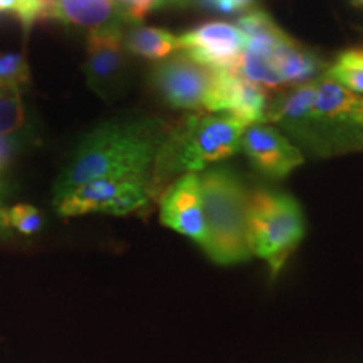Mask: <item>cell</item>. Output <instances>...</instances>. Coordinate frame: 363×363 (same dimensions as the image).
<instances>
[{
	"mask_svg": "<svg viewBox=\"0 0 363 363\" xmlns=\"http://www.w3.org/2000/svg\"><path fill=\"white\" fill-rule=\"evenodd\" d=\"M167 131L157 121H113L86 136L56 184V201L103 177H152Z\"/></svg>",
	"mask_w": 363,
	"mask_h": 363,
	"instance_id": "6da1fadb",
	"label": "cell"
},
{
	"mask_svg": "<svg viewBox=\"0 0 363 363\" xmlns=\"http://www.w3.org/2000/svg\"><path fill=\"white\" fill-rule=\"evenodd\" d=\"M247 123L233 115H189L165 135L158 150L153 184L180 172L203 170L211 163L233 157L240 148Z\"/></svg>",
	"mask_w": 363,
	"mask_h": 363,
	"instance_id": "7a4b0ae2",
	"label": "cell"
},
{
	"mask_svg": "<svg viewBox=\"0 0 363 363\" xmlns=\"http://www.w3.org/2000/svg\"><path fill=\"white\" fill-rule=\"evenodd\" d=\"M288 131L315 155L363 152V96L320 76L310 111Z\"/></svg>",
	"mask_w": 363,
	"mask_h": 363,
	"instance_id": "3957f363",
	"label": "cell"
},
{
	"mask_svg": "<svg viewBox=\"0 0 363 363\" xmlns=\"http://www.w3.org/2000/svg\"><path fill=\"white\" fill-rule=\"evenodd\" d=\"M207 240L203 251L217 264H238L252 256L247 242L249 194L235 172L212 169L199 177Z\"/></svg>",
	"mask_w": 363,
	"mask_h": 363,
	"instance_id": "277c9868",
	"label": "cell"
},
{
	"mask_svg": "<svg viewBox=\"0 0 363 363\" xmlns=\"http://www.w3.org/2000/svg\"><path fill=\"white\" fill-rule=\"evenodd\" d=\"M306 233L303 208L291 195L274 190L249 194L247 242L251 254L269 266L278 276Z\"/></svg>",
	"mask_w": 363,
	"mask_h": 363,
	"instance_id": "5b68a950",
	"label": "cell"
},
{
	"mask_svg": "<svg viewBox=\"0 0 363 363\" xmlns=\"http://www.w3.org/2000/svg\"><path fill=\"white\" fill-rule=\"evenodd\" d=\"M323 69L325 62L315 52L299 45L278 26L249 38L240 59V74L262 88L310 83L320 78Z\"/></svg>",
	"mask_w": 363,
	"mask_h": 363,
	"instance_id": "8992f818",
	"label": "cell"
},
{
	"mask_svg": "<svg viewBox=\"0 0 363 363\" xmlns=\"http://www.w3.org/2000/svg\"><path fill=\"white\" fill-rule=\"evenodd\" d=\"M157 192L152 177H103L88 182L57 199L62 216H83L89 212L125 216L140 211Z\"/></svg>",
	"mask_w": 363,
	"mask_h": 363,
	"instance_id": "52a82bcc",
	"label": "cell"
},
{
	"mask_svg": "<svg viewBox=\"0 0 363 363\" xmlns=\"http://www.w3.org/2000/svg\"><path fill=\"white\" fill-rule=\"evenodd\" d=\"M150 81L169 106L177 110H207L219 81V71L182 54L158 65Z\"/></svg>",
	"mask_w": 363,
	"mask_h": 363,
	"instance_id": "ba28073f",
	"label": "cell"
},
{
	"mask_svg": "<svg viewBox=\"0 0 363 363\" xmlns=\"http://www.w3.org/2000/svg\"><path fill=\"white\" fill-rule=\"evenodd\" d=\"M185 56L216 71L240 72V59L246 51L247 38L238 26L227 22H207L187 30L179 38Z\"/></svg>",
	"mask_w": 363,
	"mask_h": 363,
	"instance_id": "9c48e42d",
	"label": "cell"
},
{
	"mask_svg": "<svg viewBox=\"0 0 363 363\" xmlns=\"http://www.w3.org/2000/svg\"><path fill=\"white\" fill-rule=\"evenodd\" d=\"M83 71L91 89L104 99L116 94L126 78L125 38L121 29H108L91 33Z\"/></svg>",
	"mask_w": 363,
	"mask_h": 363,
	"instance_id": "30bf717a",
	"label": "cell"
},
{
	"mask_svg": "<svg viewBox=\"0 0 363 363\" xmlns=\"http://www.w3.org/2000/svg\"><path fill=\"white\" fill-rule=\"evenodd\" d=\"M240 148L254 169L271 179H284L305 162L301 150L269 125L247 126L240 140Z\"/></svg>",
	"mask_w": 363,
	"mask_h": 363,
	"instance_id": "8fae6325",
	"label": "cell"
},
{
	"mask_svg": "<svg viewBox=\"0 0 363 363\" xmlns=\"http://www.w3.org/2000/svg\"><path fill=\"white\" fill-rule=\"evenodd\" d=\"M160 219L167 227L187 235L203 247L207 227L203 219L201 180L197 175H182L167 189L160 203Z\"/></svg>",
	"mask_w": 363,
	"mask_h": 363,
	"instance_id": "7c38bea8",
	"label": "cell"
},
{
	"mask_svg": "<svg viewBox=\"0 0 363 363\" xmlns=\"http://www.w3.org/2000/svg\"><path fill=\"white\" fill-rule=\"evenodd\" d=\"M267 104V94L262 86L251 83L240 72L219 71V81L207 111H227L251 126L264 121Z\"/></svg>",
	"mask_w": 363,
	"mask_h": 363,
	"instance_id": "4fadbf2b",
	"label": "cell"
},
{
	"mask_svg": "<svg viewBox=\"0 0 363 363\" xmlns=\"http://www.w3.org/2000/svg\"><path fill=\"white\" fill-rule=\"evenodd\" d=\"M44 19L83 27L91 33L123 29V26L130 24L123 9L115 0H56L45 11Z\"/></svg>",
	"mask_w": 363,
	"mask_h": 363,
	"instance_id": "5bb4252c",
	"label": "cell"
},
{
	"mask_svg": "<svg viewBox=\"0 0 363 363\" xmlns=\"http://www.w3.org/2000/svg\"><path fill=\"white\" fill-rule=\"evenodd\" d=\"M125 48L130 54H135L138 57L148 59V61H160L180 49V44L179 38L170 30L160 29V27L138 26L126 34Z\"/></svg>",
	"mask_w": 363,
	"mask_h": 363,
	"instance_id": "9a60e30c",
	"label": "cell"
},
{
	"mask_svg": "<svg viewBox=\"0 0 363 363\" xmlns=\"http://www.w3.org/2000/svg\"><path fill=\"white\" fill-rule=\"evenodd\" d=\"M26 123L21 89L0 88V136H11Z\"/></svg>",
	"mask_w": 363,
	"mask_h": 363,
	"instance_id": "2e32d148",
	"label": "cell"
},
{
	"mask_svg": "<svg viewBox=\"0 0 363 363\" xmlns=\"http://www.w3.org/2000/svg\"><path fill=\"white\" fill-rule=\"evenodd\" d=\"M0 222L4 225L13 227L21 234L29 235L40 230V227H43V216H40V212L35 207L19 203V206L0 211Z\"/></svg>",
	"mask_w": 363,
	"mask_h": 363,
	"instance_id": "e0dca14e",
	"label": "cell"
},
{
	"mask_svg": "<svg viewBox=\"0 0 363 363\" xmlns=\"http://www.w3.org/2000/svg\"><path fill=\"white\" fill-rule=\"evenodd\" d=\"M29 67L19 52H0V88L22 89L29 83Z\"/></svg>",
	"mask_w": 363,
	"mask_h": 363,
	"instance_id": "ac0fdd59",
	"label": "cell"
},
{
	"mask_svg": "<svg viewBox=\"0 0 363 363\" xmlns=\"http://www.w3.org/2000/svg\"><path fill=\"white\" fill-rule=\"evenodd\" d=\"M0 13H13L24 27L44 19V7L39 0H0Z\"/></svg>",
	"mask_w": 363,
	"mask_h": 363,
	"instance_id": "d6986e66",
	"label": "cell"
},
{
	"mask_svg": "<svg viewBox=\"0 0 363 363\" xmlns=\"http://www.w3.org/2000/svg\"><path fill=\"white\" fill-rule=\"evenodd\" d=\"M328 76L353 93H363V66L348 65L338 59L328 69Z\"/></svg>",
	"mask_w": 363,
	"mask_h": 363,
	"instance_id": "ffe728a7",
	"label": "cell"
},
{
	"mask_svg": "<svg viewBox=\"0 0 363 363\" xmlns=\"http://www.w3.org/2000/svg\"><path fill=\"white\" fill-rule=\"evenodd\" d=\"M276 24L271 19V16L261 9H254V11L244 13L242 17L238 21V29L242 33L246 38H254V35L266 33V30L272 29Z\"/></svg>",
	"mask_w": 363,
	"mask_h": 363,
	"instance_id": "44dd1931",
	"label": "cell"
},
{
	"mask_svg": "<svg viewBox=\"0 0 363 363\" xmlns=\"http://www.w3.org/2000/svg\"><path fill=\"white\" fill-rule=\"evenodd\" d=\"M115 2L123 9L130 22H142L150 12L167 6L172 0H115Z\"/></svg>",
	"mask_w": 363,
	"mask_h": 363,
	"instance_id": "7402d4cb",
	"label": "cell"
},
{
	"mask_svg": "<svg viewBox=\"0 0 363 363\" xmlns=\"http://www.w3.org/2000/svg\"><path fill=\"white\" fill-rule=\"evenodd\" d=\"M203 6L212 9V11L234 13L240 11H247L252 7L256 0H201Z\"/></svg>",
	"mask_w": 363,
	"mask_h": 363,
	"instance_id": "603a6c76",
	"label": "cell"
},
{
	"mask_svg": "<svg viewBox=\"0 0 363 363\" xmlns=\"http://www.w3.org/2000/svg\"><path fill=\"white\" fill-rule=\"evenodd\" d=\"M13 150H16V140H12L11 136H0V170L11 163Z\"/></svg>",
	"mask_w": 363,
	"mask_h": 363,
	"instance_id": "cb8c5ba5",
	"label": "cell"
},
{
	"mask_svg": "<svg viewBox=\"0 0 363 363\" xmlns=\"http://www.w3.org/2000/svg\"><path fill=\"white\" fill-rule=\"evenodd\" d=\"M340 61L348 62V65L363 66V49H357V51H348L340 56Z\"/></svg>",
	"mask_w": 363,
	"mask_h": 363,
	"instance_id": "d4e9b609",
	"label": "cell"
},
{
	"mask_svg": "<svg viewBox=\"0 0 363 363\" xmlns=\"http://www.w3.org/2000/svg\"><path fill=\"white\" fill-rule=\"evenodd\" d=\"M39 2H40V4H43V7H44V13H45V11H48V9H49V7H51V6H52V4H54V2H56V0H39Z\"/></svg>",
	"mask_w": 363,
	"mask_h": 363,
	"instance_id": "484cf974",
	"label": "cell"
},
{
	"mask_svg": "<svg viewBox=\"0 0 363 363\" xmlns=\"http://www.w3.org/2000/svg\"><path fill=\"white\" fill-rule=\"evenodd\" d=\"M352 4L355 7H363V0H352Z\"/></svg>",
	"mask_w": 363,
	"mask_h": 363,
	"instance_id": "4316f807",
	"label": "cell"
},
{
	"mask_svg": "<svg viewBox=\"0 0 363 363\" xmlns=\"http://www.w3.org/2000/svg\"><path fill=\"white\" fill-rule=\"evenodd\" d=\"M0 19H2V13H0Z\"/></svg>",
	"mask_w": 363,
	"mask_h": 363,
	"instance_id": "83f0119b",
	"label": "cell"
}]
</instances>
